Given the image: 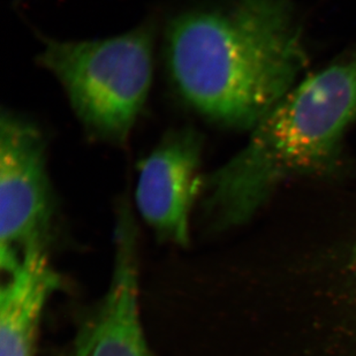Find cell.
Masks as SVG:
<instances>
[{
	"instance_id": "obj_1",
	"label": "cell",
	"mask_w": 356,
	"mask_h": 356,
	"mask_svg": "<svg viewBox=\"0 0 356 356\" xmlns=\"http://www.w3.org/2000/svg\"><path fill=\"white\" fill-rule=\"evenodd\" d=\"M172 87L197 115L252 131L306 68L293 0H220L172 17L164 36Z\"/></svg>"
},
{
	"instance_id": "obj_2",
	"label": "cell",
	"mask_w": 356,
	"mask_h": 356,
	"mask_svg": "<svg viewBox=\"0 0 356 356\" xmlns=\"http://www.w3.org/2000/svg\"><path fill=\"white\" fill-rule=\"evenodd\" d=\"M356 119V45L298 84L252 128L236 156L205 175L200 205L211 232L250 222L284 182L343 173Z\"/></svg>"
},
{
	"instance_id": "obj_3",
	"label": "cell",
	"mask_w": 356,
	"mask_h": 356,
	"mask_svg": "<svg viewBox=\"0 0 356 356\" xmlns=\"http://www.w3.org/2000/svg\"><path fill=\"white\" fill-rule=\"evenodd\" d=\"M42 44L38 64L59 82L88 138L127 145L152 89L154 24L111 38Z\"/></svg>"
},
{
	"instance_id": "obj_4",
	"label": "cell",
	"mask_w": 356,
	"mask_h": 356,
	"mask_svg": "<svg viewBox=\"0 0 356 356\" xmlns=\"http://www.w3.org/2000/svg\"><path fill=\"white\" fill-rule=\"evenodd\" d=\"M58 204L47 170V140L36 121L10 108L0 117V269L6 276L27 252H50Z\"/></svg>"
},
{
	"instance_id": "obj_5",
	"label": "cell",
	"mask_w": 356,
	"mask_h": 356,
	"mask_svg": "<svg viewBox=\"0 0 356 356\" xmlns=\"http://www.w3.org/2000/svg\"><path fill=\"white\" fill-rule=\"evenodd\" d=\"M301 263L298 279L308 287L296 317L291 356H356V226L343 238H329Z\"/></svg>"
},
{
	"instance_id": "obj_6",
	"label": "cell",
	"mask_w": 356,
	"mask_h": 356,
	"mask_svg": "<svg viewBox=\"0 0 356 356\" xmlns=\"http://www.w3.org/2000/svg\"><path fill=\"white\" fill-rule=\"evenodd\" d=\"M113 264L104 296L79 323L68 356H152L140 310V248L134 212L115 210Z\"/></svg>"
},
{
	"instance_id": "obj_7",
	"label": "cell",
	"mask_w": 356,
	"mask_h": 356,
	"mask_svg": "<svg viewBox=\"0 0 356 356\" xmlns=\"http://www.w3.org/2000/svg\"><path fill=\"white\" fill-rule=\"evenodd\" d=\"M203 136L193 127L175 128L138 168L135 203L145 224L161 241L187 247L191 218L201 198Z\"/></svg>"
},
{
	"instance_id": "obj_8",
	"label": "cell",
	"mask_w": 356,
	"mask_h": 356,
	"mask_svg": "<svg viewBox=\"0 0 356 356\" xmlns=\"http://www.w3.org/2000/svg\"><path fill=\"white\" fill-rule=\"evenodd\" d=\"M50 252H27L0 289V356H38L44 310L60 287Z\"/></svg>"
}]
</instances>
